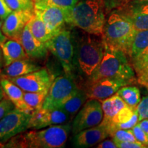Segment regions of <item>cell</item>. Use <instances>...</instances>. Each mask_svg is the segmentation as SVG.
Here are the masks:
<instances>
[{"mask_svg": "<svg viewBox=\"0 0 148 148\" xmlns=\"http://www.w3.org/2000/svg\"><path fill=\"white\" fill-rule=\"evenodd\" d=\"M28 25L33 36L41 42L45 43L53 36L45 23L35 13L32 19L29 21Z\"/></svg>", "mask_w": 148, "mask_h": 148, "instance_id": "22", "label": "cell"}, {"mask_svg": "<svg viewBox=\"0 0 148 148\" xmlns=\"http://www.w3.org/2000/svg\"><path fill=\"white\" fill-rule=\"evenodd\" d=\"M79 0H34V9H42L46 7H58L66 10L73 8Z\"/></svg>", "mask_w": 148, "mask_h": 148, "instance_id": "26", "label": "cell"}, {"mask_svg": "<svg viewBox=\"0 0 148 148\" xmlns=\"http://www.w3.org/2000/svg\"><path fill=\"white\" fill-rule=\"evenodd\" d=\"M87 99V95L84 89L79 88L75 93L66 99L58 109H60L65 112L71 119L74 116L76 115Z\"/></svg>", "mask_w": 148, "mask_h": 148, "instance_id": "21", "label": "cell"}, {"mask_svg": "<svg viewBox=\"0 0 148 148\" xmlns=\"http://www.w3.org/2000/svg\"><path fill=\"white\" fill-rule=\"evenodd\" d=\"M64 11L66 23L88 34L103 36L106 21L103 0H79L73 8Z\"/></svg>", "mask_w": 148, "mask_h": 148, "instance_id": "1", "label": "cell"}, {"mask_svg": "<svg viewBox=\"0 0 148 148\" xmlns=\"http://www.w3.org/2000/svg\"><path fill=\"white\" fill-rule=\"evenodd\" d=\"M136 31L126 14L113 12L106 20L102 37L106 45L119 49L130 57Z\"/></svg>", "mask_w": 148, "mask_h": 148, "instance_id": "4", "label": "cell"}, {"mask_svg": "<svg viewBox=\"0 0 148 148\" xmlns=\"http://www.w3.org/2000/svg\"><path fill=\"white\" fill-rule=\"evenodd\" d=\"M34 13L41 18L53 36L64 28L66 21L64 11L62 9L58 7H46L42 9H34Z\"/></svg>", "mask_w": 148, "mask_h": 148, "instance_id": "14", "label": "cell"}, {"mask_svg": "<svg viewBox=\"0 0 148 148\" xmlns=\"http://www.w3.org/2000/svg\"><path fill=\"white\" fill-rule=\"evenodd\" d=\"M12 12V10L7 4L5 0H0V20L4 21Z\"/></svg>", "mask_w": 148, "mask_h": 148, "instance_id": "35", "label": "cell"}, {"mask_svg": "<svg viewBox=\"0 0 148 148\" xmlns=\"http://www.w3.org/2000/svg\"><path fill=\"white\" fill-rule=\"evenodd\" d=\"M148 48V29L137 30L135 34L131 48L130 58L132 60Z\"/></svg>", "mask_w": 148, "mask_h": 148, "instance_id": "25", "label": "cell"}, {"mask_svg": "<svg viewBox=\"0 0 148 148\" xmlns=\"http://www.w3.org/2000/svg\"><path fill=\"white\" fill-rule=\"evenodd\" d=\"M136 110L138 114L139 121L143 119H148V96L144 97L138 103Z\"/></svg>", "mask_w": 148, "mask_h": 148, "instance_id": "31", "label": "cell"}, {"mask_svg": "<svg viewBox=\"0 0 148 148\" xmlns=\"http://www.w3.org/2000/svg\"><path fill=\"white\" fill-rule=\"evenodd\" d=\"M97 148H118L117 145L112 138V139H104L97 144Z\"/></svg>", "mask_w": 148, "mask_h": 148, "instance_id": "36", "label": "cell"}, {"mask_svg": "<svg viewBox=\"0 0 148 148\" xmlns=\"http://www.w3.org/2000/svg\"><path fill=\"white\" fill-rule=\"evenodd\" d=\"M118 148H145L146 147L138 141H117L114 140Z\"/></svg>", "mask_w": 148, "mask_h": 148, "instance_id": "34", "label": "cell"}, {"mask_svg": "<svg viewBox=\"0 0 148 148\" xmlns=\"http://www.w3.org/2000/svg\"><path fill=\"white\" fill-rule=\"evenodd\" d=\"M51 111L40 108L34 110L30 114L28 129L40 130L51 126Z\"/></svg>", "mask_w": 148, "mask_h": 148, "instance_id": "23", "label": "cell"}, {"mask_svg": "<svg viewBox=\"0 0 148 148\" xmlns=\"http://www.w3.org/2000/svg\"><path fill=\"white\" fill-rule=\"evenodd\" d=\"M5 78L17 85L24 92L48 91L53 81V77L46 69H40L22 76Z\"/></svg>", "mask_w": 148, "mask_h": 148, "instance_id": "11", "label": "cell"}, {"mask_svg": "<svg viewBox=\"0 0 148 148\" xmlns=\"http://www.w3.org/2000/svg\"><path fill=\"white\" fill-rule=\"evenodd\" d=\"M126 14L131 19L136 30H147L148 0H139Z\"/></svg>", "mask_w": 148, "mask_h": 148, "instance_id": "18", "label": "cell"}, {"mask_svg": "<svg viewBox=\"0 0 148 148\" xmlns=\"http://www.w3.org/2000/svg\"><path fill=\"white\" fill-rule=\"evenodd\" d=\"M1 27H2V23H1V21H0V45H1V44H3L4 42L6 41L7 39H8V38H7L3 33L2 29H1Z\"/></svg>", "mask_w": 148, "mask_h": 148, "instance_id": "39", "label": "cell"}, {"mask_svg": "<svg viewBox=\"0 0 148 148\" xmlns=\"http://www.w3.org/2000/svg\"><path fill=\"white\" fill-rule=\"evenodd\" d=\"M106 77H116L137 82L134 69L127 56L119 49L106 45L102 60L91 76L86 79V83Z\"/></svg>", "mask_w": 148, "mask_h": 148, "instance_id": "5", "label": "cell"}, {"mask_svg": "<svg viewBox=\"0 0 148 148\" xmlns=\"http://www.w3.org/2000/svg\"><path fill=\"white\" fill-rule=\"evenodd\" d=\"M136 76L148 74V48L137 57L131 60Z\"/></svg>", "mask_w": 148, "mask_h": 148, "instance_id": "28", "label": "cell"}, {"mask_svg": "<svg viewBox=\"0 0 148 148\" xmlns=\"http://www.w3.org/2000/svg\"><path fill=\"white\" fill-rule=\"evenodd\" d=\"M103 112L102 123H109L112 118L123 107L127 106L123 99L115 93L103 100L100 101Z\"/></svg>", "mask_w": 148, "mask_h": 148, "instance_id": "20", "label": "cell"}, {"mask_svg": "<svg viewBox=\"0 0 148 148\" xmlns=\"http://www.w3.org/2000/svg\"><path fill=\"white\" fill-rule=\"evenodd\" d=\"M14 108V103L8 97H4L2 100L0 101V120Z\"/></svg>", "mask_w": 148, "mask_h": 148, "instance_id": "33", "label": "cell"}, {"mask_svg": "<svg viewBox=\"0 0 148 148\" xmlns=\"http://www.w3.org/2000/svg\"><path fill=\"white\" fill-rule=\"evenodd\" d=\"M30 114L14 108L0 120V145L28 129Z\"/></svg>", "mask_w": 148, "mask_h": 148, "instance_id": "9", "label": "cell"}, {"mask_svg": "<svg viewBox=\"0 0 148 148\" xmlns=\"http://www.w3.org/2000/svg\"><path fill=\"white\" fill-rule=\"evenodd\" d=\"M137 82L146 87L148 90V74L137 77Z\"/></svg>", "mask_w": 148, "mask_h": 148, "instance_id": "37", "label": "cell"}, {"mask_svg": "<svg viewBox=\"0 0 148 148\" xmlns=\"http://www.w3.org/2000/svg\"><path fill=\"white\" fill-rule=\"evenodd\" d=\"M42 69L41 66L32 62L28 58L21 59L12 62L5 66L2 77H14L22 76Z\"/></svg>", "mask_w": 148, "mask_h": 148, "instance_id": "17", "label": "cell"}, {"mask_svg": "<svg viewBox=\"0 0 148 148\" xmlns=\"http://www.w3.org/2000/svg\"><path fill=\"white\" fill-rule=\"evenodd\" d=\"M136 112V108H132L129 106H126L121 108L116 113L112 119V122L114 123H125L128 122L132 119L134 112Z\"/></svg>", "mask_w": 148, "mask_h": 148, "instance_id": "29", "label": "cell"}, {"mask_svg": "<svg viewBox=\"0 0 148 148\" xmlns=\"http://www.w3.org/2000/svg\"><path fill=\"white\" fill-rule=\"evenodd\" d=\"M138 124L139 125L141 129L145 132V134L148 135V119H143L141 121H138Z\"/></svg>", "mask_w": 148, "mask_h": 148, "instance_id": "38", "label": "cell"}, {"mask_svg": "<svg viewBox=\"0 0 148 148\" xmlns=\"http://www.w3.org/2000/svg\"><path fill=\"white\" fill-rule=\"evenodd\" d=\"M131 130H132L136 140L141 143L146 147H148V135L145 134V132L141 129L139 125L137 123Z\"/></svg>", "mask_w": 148, "mask_h": 148, "instance_id": "32", "label": "cell"}, {"mask_svg": "<svg viewBox=\"0 0 148 148\" xmlns=\"http://www.w3.org/2000/svg\"><path fill=\"white\" fill-rule=\"evenodd\" d=\"M103 118L101 103L97 99H88L76 114L72 123L73 134L83 130L100 124Z\"/></svg>", "mask_w": 148, "mask_h": 148, "instance_id": "8", "label": "cell"}, {"mask_svg": "<svg viewBox=\"0 0 148 148\" xmlns=\"http://www.w3.org/2000/svg\"><path fill=\"white\" fill-rule=\"evenodd\" d=\"M3 52L4 66H8L14 61L27 58V55L24 50L23 46L18 40L15 39H7L0 45Z\"/></svg>", "mask_w": 148, "mask_h": 148, "instance_id": "19", "label": "cell"}, {"mask_svg": "<svg viewBox=\"0 0 148 148\" xmlns=\"http://www.w3.org/2000/svg\"><path fill=\"white\" fill-rule=\"evenodd\" d=\"M18 41L21 42L25 53L29 58L42 59L47 56L48 49L45 43L39 41L33 36L28 23L22 31Z\"/></svg>", "mask_w": 148, "mask_h": 148, "instance_id": "15", "label": "cell"}, {"mask_svg": "<svg viewBox=\"0 0 148 148\" xmlns=\"http://www.w3.org/2000/svg\"><path fill=\"white\" fill-rule=\"evenodd\" d=\"M45 45L48 51L55 56L60 62L64 74L75 79L74 33L64 27L46 42Z\"/></svg>", "mask_w": 148, "mask_h": 148, "instance_id": "6", "label": "cell"}, {"mask_svg": "<svg viewBox=\"0 0 148 148\" xmlns=\"http://www.w3.org/2000/svg\"><path fill=\"white\" fill-rule=\"evenodd\" d=\"M108 136H110V134L108 125L101 123L74 134L72 144L73 147L77 148H87L97 145Z\"/></svg>", "mask_w": 148, "mask_h": 148, "instance_id": "13", "label": "cell"}, {"mask_svg": "<svg viewBox=\"0 0 148 148\" xmlns=\"http://www.w3.org/2000/svg\"><path fill=\"white\" fill-rule=\"evenodd\" d=\"M3 65H4V60H3V52L2 50H1V48L0 47V72H1V70L2 69Z\"/></svg>", "mask_w": 148, "mask_h": 148, "instance_id": "40", "label": "cell"}, {"mask_svg": "<svg viewBox=\"0 0 148 148\" xmlns=\"http://www.w3.org/2000/svg\"><path fill=\"white\" fill-rule=\"evenodd\" d=\"M5 1L12 11H34V0H5Z\"/></svg>", "mask_w": 148, "mask_h": 148, "instance_id": "30", "label": "cell"}, {"mask_svg": "<svg viewBox=\"0 0 148 148\" xmlns=\"http://www.w3.org/2000/svg\"><path fill=\"white\" fill-rule=\"evenodd\" d=\"M72 125H54L41 130L18 134L5 142L1 147L62 148L65 146Z\"/></svg>", "mask_w": 148, "mask_h": 148, "instance_id": "3", "label": "cell"}, {"mask_svg": "<svg viewBox=\"0 0 148 148\" xmlns=\"http://www.w3.org/2000/svg\"><path fill=\"white\" fill-rule=\"evenodd\" d=\"M79 89L75 79L65 74L60 75L53 79L42 108L48 110L58 109Z\"/></svg>", "mask_w": 148, "mask_h": 148, "instance_id": "7", "label": "cell"}, {"mask_svg": "<svg viewBox=\"0 0 148 148\" xmlns=\"http://www.w3.org/2000/svg\"><path fill=\"white\" fill-rule=\"evenodd\" d=\"M34 15V11L13 10L3 21V33L7 38L18 40L24 27Z\"/></svg>", "mask_w": 148, "mask_h": 148, "instance_id": "12", "label": "cell"}, {"mask_svg": "<svg viewBox=\"0 0 148 148\" xmlns=\"http://www.w3.org/2000/svg\"><path fill=\"white\" fill-rule=\"evenodd\" d=\"M74 41L75 74L87 79L102 60L106 44L102 36L85 32L74 34Z\"/></svg>", "mask_w": 148, "mask_h": 148, "instance_id": "2", "label": "cell"}, {"mask_svg": "<svg viewBox=\"0 0 148 148\" xmlns=\"http://www.w3.org/2000/svg\"><path fill=\"white\" fill-rule=\"evenodd\" d=\"M0 84L5 95L14 103L16 108L29 114L34 111L24 101L23 96L25 92L17 85L5 77H2L0 79Z\"/></svg>", "mask_w": 148, "mask_h": 148, "instance_id": "16", "label": "cell"}, {"mask_svg": "<svg viewBox=\"0 0 148 148\" xmlns=\"http://www.w3.org/2000/svg\"><path fill=\"white\" fill-rule=\"evenodd\" d=\"M135 82L126 79L116 77H106L94 82L86 83L84 90L88 99H97L101 101L114 95L123 86Z\"/></svg>", "mask_w": 148, "mask_h": 148, "instance_id": "10", "label": "cell"}, {"mask_svg": "<svg viewBox=\"0 0 148 148\" xmlns=\"http://www.w3.org/2000/svg\"><path fill=\"white\" fill-rule=\"evenodd\" d=\"M48 91L25 92L23 99L25 103L33 110L40 109L42 107Z\"/></svg>", "mask_w": 148, "mask_h": 148, "instance_id": "27", "label": "cell"}, {"mask_svg": "<svg viewBox=\"0 0 148 148\" xmlns=\"http://www.w3.org/2000/svg\"><path fill=\"white\" fill-rule=\"evenodd\" d=\"M5 94H4V92H3V88L1 87V84H0V101L2 100V99L4 98L5 97Z\"/></svg>", "mask_w": 148, "mask_h": 148, "instance_id": "41", "label": "cell"}, {"mask_svg": "<svg viewBox=\"0 0 148 148\" xmlns=\"http://www.w3.org/2000/svg\"><path fill=\"white\" fill-rule=\"evenodd\" d=\"M127 106L136 108L140 100V92L139 88L134 86H124L116 92Z\"/></svg>", "mask_w": 148, "mask_h": 148, "instance_id": "24", "label": "cell"}]
</instances>
